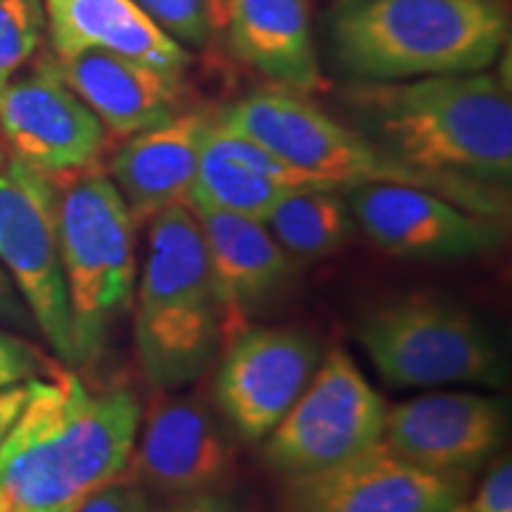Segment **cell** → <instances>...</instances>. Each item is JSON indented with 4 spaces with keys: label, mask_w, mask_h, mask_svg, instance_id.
<instances>
[{
    "label": "cell",
    "mask_w": 512,
    "mask_h": 512,
    "mask_svg": "<svg viewBox=\"0 0 512 512\" xmlns=\"http://www.w3.org/2000/svg\"><path fill=\"white\" fill-rule=\"evenodd\" d=\"M140 413L128 387L93 389L60 368L31 380L0 441V512H74L124 475Z\"/></svg>",
    "instance_id": "1"
},
{
    "label": "cell",
    "mask_w": 512,
    "mask_h": 512,
    "mask_svg": "<svg viewBox=\"0 0 512 512\" xmlns=\"http://www.w3.org/2000/svg\"><path fill=\"white\" fill-rule=\"evenodd\" d=\"M354 128L425 174L508 188L512 102L486 72L408 81H356L342 93Z\"/></svg>",
    "instance_id": "2"
},
{
    "label": "cell",
    "mask_w": 512,
    "mask_h": 512,
    "mask_svg": "<svg viewBox=\"0 0 512 512\" xmlns=\"http://www.w3.org/2000/svg\"><path fill=\"white\" fill-rule=\"evenodd\" d=\"M510 36L503 0H337L328 38L356 81L486 72Z\"/></svg>",
    "instance_id": "3"
},
{
    "label": "cell",
    "mask_w": 512,
    "mask_h": 512,
    "mask_svg": "<svg viewBox=\"0 0 512 512\" xmlns=\"http://www.w3.org/2000/svg\"><path fill=\"white\" fill-rule=\"evenodd\" d=\"M136 354L159 392H181L207 373L226 339V313L211 275L202 228L188 204L150 219L136 287Z\"/></svg>",
    "instance_id": "4"
},
{
    "label": "cell",
    "mask_w": 512,
    "mask_h": 512,
    "mask_svg": "<svg viewBox=\"0 0 512 512\" xmlns=\"http://www.w3.org/2000/svg\"><path fill=\"white\" fill-rule=\"evenodd\" d=\"M221 121L302 174L335 188L363 183L413 185L437 192L477 214L508 221V188L425 174L380 150L358 128L344 124L292 88L264 86L223 110Z\"/></svg>",
    "instance_id": "5"
},
{
    "label": "cell",
    "mask_w": 512,
    "mask_h": 512,
    "mask_svg": "<svg viewBox=\"0 0 512 512\" xmlns=\"http://www.w3.org/2000/svg\"><path fill=\"white\" fill-rule=\"evenodd\" d=\"M53 178L74 366H86L133 309L138 223L98 164Z\"/></svg>",
    "instance_id": "6"
},
{
    "label": "cell",
    "mask_w": 512,
    "mask_h": 512,
    "mask_svg": "<svg viewBox=\"0 0 512 512\" xmlns=\"http://www.w3.org/2000/svg\"><path fill=\"white\" fill-rule=\"evenodd\" d=\"M358 342L392 387L505 382V363L482 323L463 306L430 294H408L370 311Z\"/></svg>",
    "instance_id": "7"
},
{
    "label": "cell",
    "mask_w": 512,
    "mask_h": 512,
    "mask_svg": "<svg viewBox=\"0 0 512 512\" xmlns=\"http://www.w3.org/2000/svg\"><path fill=\"white\" fill-rule=\"evenodd\" d=\"M0 264L48 347L74 366L57 183L15 157L0 166Z\"/></svg>",
    "instance_id": "8"
},
{
    "label": "cell",
    "mask_w": 512,
    "mask_h": 512,
    "mask_svg": "<svg viewBox=\"0 0 512 512\" xmlns=\"http://www.w3.org/2000/svg\"><path fill=\"white\" fill-rule=\"evenodd\" d=\"M387 403L344 349L320 358L311 382L264 439L278 475L320 470L366 451L384 434Z\"/></svg>",
    "instance_id": "9"
},
{
    "label": "cell",
    "mask_w": 512,
    "mask_h": 512,
    "mask_svg": "<svg viewBox=\"0 0 512 512\" xmlns=\"http://www.w3.org/2000/svg\"><path fill=\"white\" fill-rule=\"evenodd\" d=\"M467 491L470 475L425 470L380 439L335 465L287 475L278 512H446Z\"/></svg>",
    "instance_id": "10"
},
{
    "label": "cell",
    "mask_w": 512,
    "mask_h": 512,
    "mask_svg": "<svg viewBox=\"0 0 512 512\" xmlns=\"http://www.w3.org/2000/svg\"><path fill=\"white\" fill-rule=\"evenodd\" d=\"M347 202L363 233L399 259H467L505 240V221L413 185L363 183L347 190Z\"/></svg>",
    "instance_id": "11"
},
{
    "label": "cell",
    "mask_w": 512,
    "mask_h": 512,
    "mask_svg": "<svg viewBox=\"0 0 512 512\" xmlns=\"http://www.w3.org/2000/svg\"><path fill=\"white\" fill-rule=\"evenodd\" d=\"M320 358L318 342L302 330L235 332L216 370V403L242 439L264 441L311 382Z\"/></svg>",
    "instance_id": "12"
},
{
    "label": "cell",
    "mask_w": 512,
    "mask_h": 512,
    "mask_svg": "<svg viewBox=\"0 0 512 512\" xmlns=\"http://www.w3.org/2000/svg\"><path fill=\"white\" fill-rule=\"evenodd\" d=\"M233 463V446L200 399L157 389L140 413L136 446L121 477L178 501L219 494Z\"/></svg>",
    "instance_id": "13"
},
{
    "label": "cell",
    "mask_w": 512,
    "mask_h": 512,
    "mask_svg": "<svg viewBox=\"0 0 512 512\" xmlns=\"http://www.w3.org/2000/svg\"><path fill=\"white\" fill-rule=\"evenodd\" d=\"M0 131L12 157L60 176L98 164L107 131L57 74L53 57L0 91Z\"/></svg>",
    "instance_id": "14"
},
{
    "label": "cell",
    "mask_w": 512,
    "mask_h": 512,
    "mask_svg": "<svg viewBox=\"0 0 512 512\" xmlns=\"http://www.w3.org/2000/svg\"><path fill=\"white\" fill-rule=\"evenodd\" d=\"M382 439L425 470L472 475L503 446L505 415L482 394H427L387 408Z\"/></svg>",
    "instance_id": "15"
},
{
    "label": "cell",
    "mask_w": 512,
    "mask_h": 512,
    "mask_svg": "<svg viewBox=\"0 0 512 512\" xmlns=\"http://www.w3.org/2000/svg\"><path fill=\"white\" fill-rule=\"evenodd\" d=\"M202 228L204 249L226 313V337L252 313L266 309L294 280V259L266 223L188 197Z\"/></svg>",
    "instance_id": "16"
},
{
    "label": "cell",
    "mask_w": 512,
    "mask_h": 512,
    "mask_svg": "<svg viewBox=\"0 0 512 512\" xmlns=\"http://www.w3.org/2000/svg\"><path fill=\"white\" fill-rule=\"evenodd\" d=\"M53 64L60 79L114 136L128 138L185 110L183 76L131 57L86 50L72 57H53Z\"/></svg>",
    "instance_id": "17"
},
{
    "label": "cell",
    "mask_w": 512,
    "mask_h": 512,
    "mask_svg": "<svg viewBox=\"0 0 512 512\" xmlns=\"http://www.w3.org/2000/svg\"><path fill=\"white\" fill-rule=\"evenodd\" d=\"M211 114L204 107L128 136L110 162V178L140 226L171 204L188 202Z\"/></svg>",
    "instance_id": "18"
},
{
    "label": "cell",
    "mask_w": 512,
    "mask_h": 512,
    "mask_svg": "<svg viewBox=\"0 0 512 512\" xmlns=\"http://www.w3.org/2000/svg\"><path fill=\"white\" fill-rule=\"evenodd\" d=\"M306 188H335L302 174L264 145L226 126L219 114L204 136L200 164L188 197L266 223L285 195Z\"/></svg>",
    "instance_id": "19"
},
{
    "label": "cell",
    "mask_w": 512,
    "mask_h": 512,
    "mask_svg": "<svg viewBox=\"0 0 512 512\" xmlns=\"http://www.w3.org/2000/svg\"><path fill=\"white\" fill-rule=\"evenodd\" d=\"M228 46L240 62L299 93L323 88L311 31V0H223Z\"/></svg>",
    "instance_id": "20"
},
{
    "label": "cell",
    "mask_w": 512,
    "mask_h": 512,
    "mask_svg": "<svg viewBox=\"0 0 512 512\" xmlns=\"http://www.w3.org/2000/svg\"><path fill=\"white\" fill-rule=\"evenodd\" d=\"M55 57L107 50L185 76L190 53L133 0H43Z\"/></svg>",
    "instance_id": "21"
},
{
    "label": "cell",
    "mask_w": 512,
    "mask_h": 512,
    "mask_svg": "<svg viewBox=\"0 0 512 512\" xmlns=\"http://www.w3.org/2000/svg\"><path fill=\"white\" fill-rule=\"evenodd\" d=\"M266 226L294 259H325L347 245L354 230L347 190L306 188L290 192L275 204Z\"/></svg>",
    "instance_id": "22"
},
{
    "label": "cell",
    "mask_w": 512,
    "mask_h": 512,
    "mask_svg": "<svg viewBox=\"0 0 512 512\" xmlns=\"http://www.w3.org/2000/svg\"><path fill=\"white\" fill-rule=\"evenodd\" d=\"M46 31L43 0H0V91L31 62Z\"/></svg>",
    "instance_id": "23"
},
{
    "label": "cell",
    "mask_w": 512,
    "mask_h": 512,
    "mask_svg": "<svg viewBox=\"0 0 512 512\" xmlns=\"http://www.w3.org/2000/svg\"><path fill=\"white\" fill-rule=\"evenodd\" d=\"M133 3L185 50H200L209 43L216 17L211 0H133Z\"/></svg>",
    "instance_id": "24"
},
{
    "label": "cell",
    "mask_w": 512,
    "mask_h": 512,
    "mask_svg": "<svg viewBox=\"0 0 512 512\" xmlns=\"http://www.w3.org/2000/svg\"><path fill=\"white\" fill-rule=\"evenodd\" d=\"M50 373H53V366L41 351H36L12 332L0 330V389L38 380Z\"/></svg>",
    "instance_id": "25"
},
{
    "label": "cell",
    "mask_w": 512,
    "mask_h": 512,
    "mask_svg": "<svg viewBox=\"0 0 512 512\" xmlns=\"http://www.w3.org/2000/svg\"><path fill=\"white\" fill-rule=\"evenodd\" d=\"M74 512H152V508L143 486L119 477L88 496Z\"/></svg>",
    "instance_id": "26"
},
{
    "label": "cell",
    "mask_w": 512,
    "mask_h": 512,
    "mask_svg": "<svg viewBox=\"0 0 512 512\" xmlns=\"http://www.w3.org/2000/svg\"><path fill=\"white\" fill-rule=\"evenodd\" d=\"M470 512H512V463L501 458L486 472Z\"/></svg>",
    "instance_id": "27"
},
{
    "label": "cell",
    "mask_w": 512,
    "mask_h": 512,
    "mask_svg": "<svg viewBox=\"0 0 512 512\" xmlns=\"http://www.w3.org/2000/svg\"><path fill=\"white\" fill-rule=\"evenodd\" d=\"M29 399V382L12 384V387L0 389V441L5 439V434L10 432V427L15 425V420L22 413L24 403Z\"/></svg>",
    "instance_id": "28"
},
{
    "label": "cell",
    "mask_w": 512,
    "mask_h": 512,
    "mask_svg": "<svg viewBox=\"0 0 512 512\" xmlns=\"http://www.w3.org/2000/svg\"><path fill=\"white\" fill-rule=\"evenodd\" d=\"M27 313L29 311L27 306H24L22 297H19V292L15 290V285H12L8 273H5L3 266H0V320L22 325L27 323Z\"/></svg>",
    "instance_id": "29"
},
{
    "label": "cell",
    "mask_w": 512,
    "mask_h": 512,
    "mask_svg": "<svg viewBox=\"0 0 512 512\" xmlns=\"http://www.w3.org/2000/svg\"><path fill=\"white\" fill-rule=\"evenodd\" d=\"M164 512H238L235 505L219 494H200L190 498H178V501Z\"/></svg>",
    "instance_id": "30"
},
{
    "label": "cell",
    "mask_w": 512,
    "mask_h": 512,
    "mask_svg": "<svg viewBox=\"0 0 512 512\" xmlns=\"http://www.w3.org/2000/svg\"><path fill=\"white\" fill-rule=\"evenodd\" d=\"M446 512H470V508H467L465 503H458V505H453V508L446 510Z\"/></svg>",
    "instance_id": "31"
},
{
    "label": "cell",
    "mask_w": 512,
    "mask_h": 512,
    "mask_svg": "<svg viewBox=\"0 0 512 512\" xmlns=\"http://www.w3.org/2000/svg\"><path fill=\"white\" fill-rule=\"evenodd\" d=\"M211 5H214V15H216V10L221 12V5H223V0H211Z\"/></svg>",
    "instance_id": "32"
},
{
    "label": "cell",
    "mask_w": 512,
    "mask_h": 512,
    "mask_svg": "<svg viewBox=\"0 0 512 512\" xmlns=\"http://www.w3.org/2000/svg\"><path fill=\"white\" fill-rule=\"evenodd\" d=\"M5 162H8V157H5V150H3V145H0V166H3Z\"/></svg>",
    "instance_id": "33"
}]
</instances>
